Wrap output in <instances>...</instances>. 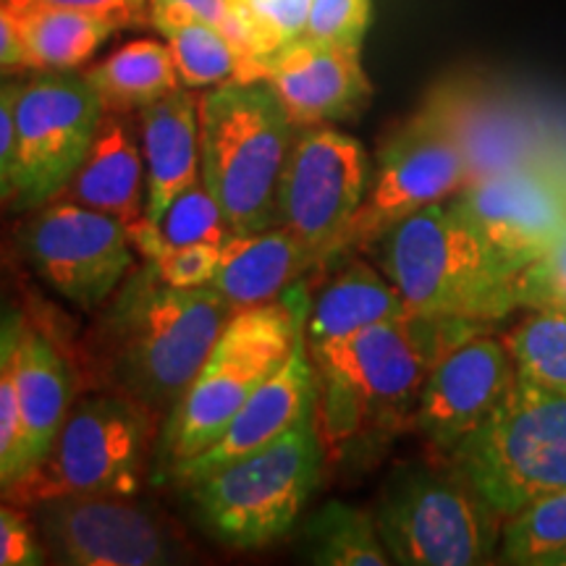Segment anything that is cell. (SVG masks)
Instances as JSON below:
<instances>
[{
  "label": "cell",
  "mask_w": 566,
  "mask_h": 566,
  "mask_svg": "<svg viewBox=\"0 0 566 566\" xmlns=\"http://www.w3.org/2000/svg\"><path fill=\"white\" fill-rule=\"evenodd\" d=\"M514 300L527 310H566V237L522 268Z\"/></svg>",
  "instance_id": "1f68e13d"
},
{
  "label": "cell",
  "mask_w": 566,
  "mask_h": 566,
  "mask_svg": "<svg viewBox=\"0 0 566 566\" xmlns=\"http://www.w3.org/2000/svg\"><path fill=\"white\" fill-rule=\"evenodd\" d=\"M160 428L158 412L122 391L84 396L48 457L0 493L30 509L61 495H137Z\"/></svg>",
  "instance_id": "ba28073f"
},
{
  "label": "cell",
  "mask_w": 566,
  "mask_h": 566,
  "mask_svg": "<svg viewBox=\"0 0 566 566\" xmlns=\"http://www.w3.org/2000/svg\"><path fill=\"white\" fill-rule=\"evenodd\" d=\"M21 82H0V202L13 197V150H17V95Z\"/></svg>",
  "instance_id": "74e56055"
},
{
  "label": "cell",
  "mask_w": 566,
  "mask_h": 566,
  "mask_svg": "<svg viewBox=\"0 0 566 566\" xmlns=\"http://www.w3.org/2000/svg\"><path fill=\"white\" fill-rule=\"evenodd\" d=\"M310 268L317 265L300 239L286 226H271L252 233H231L221 247L210 286L233 310H247L281 300Z\"/></svg>",
  "instance_id": "44dd1931"
},
{
  "label": "cell",
  "mask_w": 566,
  "mask_h": 566,
  "mask_svg": "<svg viewBox=\"0 0 566 566\" xmlns=\"http://www.w3.org/2000/svg\"><path fill=\"white\" fill-rule=\"evenodd\" d=\"M32 509L42 546L55 564L160 566L192 556L179 527L134 495H61Z\"/></svg>",
  "instance_id": "4fadbf2b"
},
{
  "label": "cell",
  "mask_w": 566,
  "mask_h": 566,
  "mask_svg": "<svg viewBox=\"0 0 566 566\" xmlns=\"http://www.w3.org/2000/svg\"><path fill=\"white\" fill-rule=\"evenodd\" d=\"M21 250L32 271L80 310L116 294L137 263L122 221L66 197L42 205L21 231Z\"/></svg>",
  "instance_id": "5bb4252c"
},
{
  "label": "cell",
  "mask_w": 566,
  "mask_h": 566,
  "mask_svg": "<svg viewBox=\"0 0 566 566\" xmlns=\"http://www.w3.org/2000/svg\"><path fill=\"white\" fill-rule=\"evenodd\" d=\"M129 242L139 260L153 263L160 254L179 250L189 244H218L223 247L231 237L229 223H226L221 205L210 195L200 179L189 189L176 197L160 216H142L137 223L126 226Z\"/></svg>",
  "instance_id": "484cf974"
},
{
  "label": "cell",
  "mask_w": 566,
  "mask_h": 566,
  "mask_svg": "<svg viewBox=\"0 0 566 566\" xmlns=\"http://www.w3.org/2000/svg\"><path fill=\"white\" fill-rule=\"evenodd\" d=\"M317 407V373L313 354H310L307 338H300L296 346L283 359V365L271 378L258 386L244 407L223 430V436L202 451L200 457L189 459L174 467L163 480H171L176 485L192 483V480L208 475L237 462L252 451L263 449L275 438L292 430L296 422L313 415Z\"/></svg>",
  "instance_id": "ac0fdd59"
},
{
  "label": "cell",
  "mask_w": 566,
  "mask_h": 566,
  "mask_svg": "<svg viewBox=\"0 0 566 566\" xmlns=\"http://www.w3.org/2000/svg\"><path fill=\"white\" fill-rule=\"evenodd\" d=\"M485 328L415 313L338 342L307 344L317 373L315 422L325 454H370L412 430L424 378L438 359Z\"/></svg>",
  "instance_id": "6da1fadb"
},
{
  "label": "cell",
  "mask_w": 566,
  "mask_h": 566,
  "mask_svg": "<svg viewBox=\"0 0 566 566\" xmlns=\"http://www.w3.org/2000/svg\"><path fill=\"white\" fill-rule=\"evenodd\" d=\"M9 13L17 21L27 69L38 71L80 69L118 30L108 19L51 6H21Z\"/></svg>",
  "instance_id": "cb8c5ba5"
},
{
  "label": "cell",
  "mask_w": 566,
  "mask_h": 566,
  "mask_svg": "<svg viewBox=\"0 0 566 566\" xmlns=\"http://www.w3.org/2000/svg\"><path fill=\"white\" fill-rule=\"evenodd\" d=\"M449 464L504 520L566 491V396L516 380L495 412L451 451Z\"/></svg>",
  "instance_id": "9c48e42d"
},
{
  "label": "cell",
  "mask_w": 566,
  "mask_h": 566,
  "mask_svg": "<svg viewBox=\"0 0 566 566\" xmlns=\"http://www.w3.org/2000/svg\"><path fill=\"white\" fill-rule=\"evenodd\" d=\"M370 187L363 142L334 126L296 132L279 189V226L300 239L315 265L342 258L346 233Z\"/></svg>",
  "instance_id": "8fae6325"
},
{
  "label": "cell",
  "mask_w": 566,
  "mask_h": 566,
  "mask_svg": "<svg viewBox=\"0 0 566 566\" xmlns=\"http://www.w3.org/2000/svg\"><path fill=\"white\" fill-rule=\"evenodd\" d=\"M184 87H216L239 76V53L221 30L205 21L176 27L166 34Z\"/></svg>",
  "instance_id": "f1b7e54d"
},
{
  "label": "cell",
  "mask_w": 566,
  "mask_h": 566,
  "mask_svg": "<svg viewBox=\"0 0 566 566\" xmlns=\"http://www.w3.org/2000/svg\"><path fill=\"white\" fill-rule=\"evenodd\" d=\"M373 0H313L304 38L359 48L370 24Z\"/></svg>",
  "instance_id": "d6a6232c"
},
{
  "label": "cell",
  "mask_w": 566,
  "mask_h": 566,
  "mask_svg": "<svg viewBox=\"0 0 566 566\" xmlns=\"http://www.w3.org/2000/svg\"><path fill=\"white\" fill-rule=\"evenodd\" d=\"M541 566H566V546L554 551V554H548V556L541 562Z\"/></svg>",
  "instance_id": "60d3db41"
},
{
  "label": "cell",
  "mask_w": 566,
  "mask_h": 566,
  "mask_svg": "<svg viewBox=\"0 0 566 566\" xmlns=\"http://www.w3.org/2000/svg\"><path fill=\"white\" fill-rule=\"evenodd\" d=\"M296 132L263 80H231L200 97V179L231 233L279 226L281 176Z\"/></svg>",
  "instance_id": "277c9868"
},
{
  "label": "cell",
  "mask_w": 566,
  "mask_h": 566,
  "mask_svg": "<svg viewBox=\"0 0 566 566\" xmlns=\"http://www.w3.org/2000/svg\"><path fill=\"white\" fill-rule=\"evenodd\" d=\"M233 313L212 286H166L150 263H142L118 286L103 321L105 373L116 391L168 415L202 370Z\"/></svg>",
  "instance_id": "7a4b0ae2"
},
{
  "label": "cell",
  "mask_w": 566,
  "mask_h": 566,
  "mask_svg": "<svg viewBox=\"0 0 566 566\" xmlns=\"http://www.w3.org/2000/svg\"><path fill=\"white\" fill-rule=\"evenodd\" d=\"M59 197L105 212L124 226L145 216V153L134 137L129 113H105L87 155Z\"/></svg>",
  "instance_id": "d6986e66"
},
{
  "label": "cell",
  "mask_w": 566,
  "mask_h": 566,
  "mask_svg": "<svg viewBox=\"0 0 566 566\" xmlns=\"http://www.w3.org/2000/svg\"><path fill=\"white\" fill-rule=\"evenodd\" d=\"M221 247L218 244H189L160 254L150 268L160 283L174 289H202L216 279ZM145 263V260H142Z\"/></svg>",
  "instance_id": "836d02e7"
},
{
  "label": "cell",
  "mask_w": 566,
  "mask_h": 566,
  "mask_svg": "<svg viewBox=\"0 0 566 566\" xmlns=\"http://www.w3.org/2000/svg\"><path fill=\"white\" fill-rule=\"evenodd\" d=\"M483 242L516 268L566 237V176L541 160L470 181L451 197Z\"/></svg>",
  "instance_id": "9a60e30c"
},
{
  "label": "cell",
  "mask_w": 566,
  "mask_h": 566,
  "mask_svg": "<svg viewBox=\"0 0 566 566\" xmlns=\"http://www.w3.org/2000/svg\"><path fill=\"white\" fill-rule=\"evenodd\" d=\"M0 3H3L6 9H21V6H51V9L92 13V17L113 21L118 30L150 24L147 0H0Z\"/></svg>",
  "instance_id": "8d00e7d4"
},
{
  "label": "cell",
  "mask_w": 566,
  "mask_h": 566,
  "mask_svg": "<svg viewBox=\"0 0 566 566\" xmlns=\"http://www.w3.org/2000/svg\"><path fill=\"white\" fill-rule=\"evenodd\" d=\"M258 80L271 84L300 129L352 118L373 95L359 48L307 38L289 42L260 63Z\"/></svg>",
  "instance_id": "e0dca14e"
},
{
  "label": "cell",
  "mask_w": 566,
  "mask_h": 566,
  "mask_svg": "<svg viewBox=\"0 0 566 566\" xmlns=\"http://www.w3.org/2000/svg\"><path fill=\"white\" fill-rule=\"evenodd\" d=\"M48 562L38 527L19 509L0 501V566H40Z\"/></svg>",
  "instance_id": "d590c367"
},
{
  "label": "cell",
  "mask_w": 566,
  "mask_h": 566,
  "mask_svg": "<svg viewBox=\"0 0 566 566\" xmlns=\"http://www.w3.org/2000/svg\"><path fill=\"white\" fill-rule=\"evenodd\" d=\"M409 315L415 313L388 275L365 260L352 258L325 281L313 304H307L304 338L310 346L328 344Z\"/></svg>",
  "instance_id": "603a6c76"
},
{
  "label": "cell",
  "mask_w": 566,
  "mask_h": 566,
  "mask_svg": "<svg viewBox=\"0 0 566 566\" xmlns=\"http://www.w3.org/2000/svg\"><path fill=\"white\" fill-rule=\"evenodd\" d=\"M378 535L391 564L475 566L493 562L504 516L449 459L401 462L380 488Z\"/></svg>",
  "instance_id": "52a82bcc"
},
{
  "label": "cell",
  "mask_w": 566,
  "mask_h": 566,
  "mask_svg": "<svg viewBox=\"0 0 566 566\" xmlns=\"http://www.w3.org/2000/svg\"><path fill=\"white\" fill-rule=\"evenodd\" d=\"M24 328V313H21L19 304L0 294V373L11 365V357L17 352Z\"/></svg>",
  "instance_id": "f35d334b"
},
{
  "label": "cell",
  "mask_w": 566,
  "mask_h": 566,
  "mask_svg": "<svg viewBox=\"0 0 566 566\" xmlns=\"http://www.w3.org/2000/svg\"><path fill=\"white\" fill-rule=\"evenodd\" d=\"M302 556L321 566L391 564L375 516L344 501H328L310 516L302 530Z\"/></svg>",
  "instance_id": "4316f807"
},
{
  "label": "cell",
  "mask_w": 566,
  "mask_h": 566,
  "mask_svg": "<svg viewBox=\"0 0 566 566\" xmlns=\"http://www.w3.org/2000/svg\"><path fill=\"white\" fill-rule=\"evenodd\" d=\"M150 11V27L160 34H168L176 27L205 21L221 30L239 53V71L244 63V32L239 24L237 0H147Z\"/></svg>",
  "instance_id": "4dcf8cb0"
},
{
  "label": "cell",
  "mask_w": 566,
  "mask_h": 566,
  "mask_svg": "<svg viewBox=\"0 0 566 566\" xmlns=\"http://www.w3.org/2000/svg\"><path fill=\"white\" fill-rule=\"evenodd\" d=\"M323 459L313 412L263 449L181 488L212 537L231 548H265L292 533L321 483Z\"/></svg>",
  "instance_id": "8992f818"
},
{
  "label": "cell",
  "mask_w": 566,
  "mask_h": 566,
  "mask_svg": "<svg viewBox=\"0 0 566 566\" xmlns=\"http://www.w3.org/2000/svg\"><path fill=\"white\" fill-rule=\"evenodd\" d=\"M304 315L307 300L296 292L231 315L192 386L166 415L155 446V480L200 457L223 436L244 401L279 370L304 336Z\"/></svg>",
  "instance_id": "5b68a950"
},
{
  "label": "cell",
  "mask_w": 566,
  "mask_h": 566,
  "mask_svg": "<svg viewBox=\"0 0 566 566\" xmlns=\"http://www.w3.org/2000/svg\"><path fill=\"white\" fill-rule=\"evenodd\" d=\"M24 472V433H21L11 367H6L0 373V491L17 483Z\"/></svg>",
  "instance_id": "e575fe53"
},
{
  "label": "cell",
  "mask_w": 566,
  "mask_h": 566,
  "mask_svg": "<svg viewBox=\"0 0 566 566\" xmlns=\"http://www.w3.org/2000/svg\"><path fill=\"white\" fill-rule=\"evenodd\" d=\"M370 250L417 315L491 325L516 310L514 281L522 268L491 250L451 200L396 223Z\"/></svg>",
  "instance_id": "3957f363"
},
{
  "label": "cell",
  "mask_w": 566,
  "mask_h": 566,
  "mask_svg": "<svg viewBox=\"0 0 566 566\" xmlns=\"http://www.w3.org/2000/svg\"><path fill=\"white\" fill-rule=\"evenodd\" d=\"M0 69H27V53L21 45L17 21L0 3Z\"/></svg>",
  "instance_id": "ab89813d"
},
{
  "label": "cell",
  "mask_w": 566,
  "mask_h": 566,
  "mask_svg": "<svg viewBox=\"0 0 566 566\" xmlns=\"http://www.w3.org/2000/svg\"><path fill=\"white\" fill-rule=\"evenodd\" d=\"M103 116V101L87 74L40 71L19 84L13 111V200L19 208H42L66 189Z\"/></svg>",
  "instance_id": "30bf717a"
},
{
  "label": "cell",
  "mask_w": 566,
  "mask_h": 566,
  "mask_svg": "<svg viewBox=\"0 0 566 566\" xmlns=\"http://www.w3.org/2000/svg\"><path fill=\"white\" fill-rule=\"evenodd\" d=\"M9 367L24 433V462L30 472L53 449L74 407V375L66 357L32 328H24Z\"/></svg>",
  "instance_id": "7402d4cb"
},
{
  "label": "cell",
  "mask_w": 566,
  "mask_h": 566,
  "mask_svg": "<svg viewBox=\"0 0 566 566\" xmlns=\"http://www.w3.org/2000/svg\"><path fill=\"white\" fill-rule=\"evenodd\" d=\"M520 380L504 338L475 334L451 346L424 378L412 430L433 457L451 451L475 433Z\"/></svg>",
  "instance_id": "2e32d148"
},
{
  "label": "cell",
  "mask_w": 566,
  "mask_h": 566,
  "mask_svg": "<svg viewBox=\"0 0 566 566\" xmlns=\"http://www.w3.org/2000/svg\"><path fill=\"white\" fill-rule=\"evenodd\" d=\"M504 344L522 380L566 396V310H533Z\"/></svg>",
  "instance_id": "83f0119b"
},
{
  "label": "cell",
  "mask_w": 566,
  "mask_h": 566,
  "mask_svg": "<svg viewBox=\"0 0 566 566\" xmlns=\"http://www.w3.org/2000/svg\"><path fill=\"white\" fill-rule=\"evenodd\" d=\"M101 95L105 113L142 111L179 90L171 48L158 40H134L84 71Z\"/></svg>",
  "instance_id": "d4e9b609"
},
{
  "label": "cell",
  "mask_w": 566,
  "mask_h": 566,
  "mask_svg": "<svg viewBox=\"0 0 566 566\" xmlns=\"http://www.w3.org/2000/svg\"><path fill=\"white\" fill-rule=\"evenodd\" d=\"M467 181L470 168L462 147L433 105L424 101L380 147L363 208L346 233L344 254L370 250L396 223L430 205L451 200Z\"/></svg>",
  "instance_id": "7c38bea8"
},
{
  "label": "cell",
  "mask_w": 566,
  "mask_h": 566,
  "mask_svg": "<svg viewBox=\"0 0 566 566\" xmlns=\"http://www.w3.org/2000/svg\"><path fill=\"white\" fill-rule=\"evenodd\" d=\"M147 171L145 216L155 218L200 181V97L174 90L139 111Z\"/></svg>",
  "instance_id": "ffe728a7"
},
{
  "label": "cell",
  "mask_w": 566,
  "mask_h": 566,
  "mask_svg": "<svg viewBox=\"0 0 566 566\" xmlns=\"http://www.w3.org/2000/svg\"><path fill=\"white\" fill-rule=\"evenodd\" d=\"M566 546V491H556L504 520L501 556L509 564L541 566L543 558Z\"/></svg>",
  "instance_id": "f546056e"
}]
</instances>
